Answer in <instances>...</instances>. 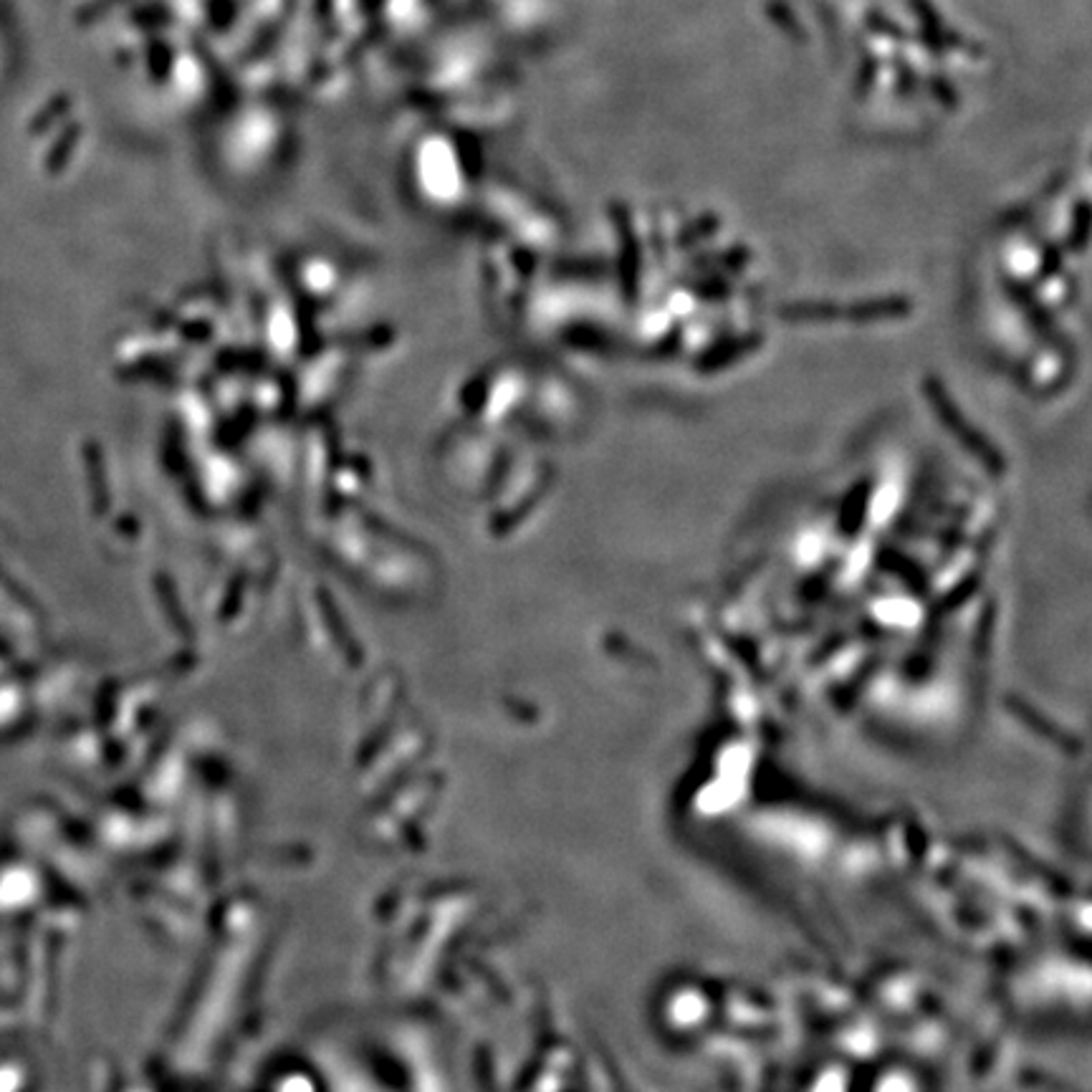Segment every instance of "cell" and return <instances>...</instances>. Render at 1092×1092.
<instances>
[{
  "label": "cell",
  "mask_w": 1092,
  "mask_h": 1092,
  "mask_svg": "<svg viewBox=\"0 0 1092 1092\" xmlns=\"http://www.w3.org/2000/svg\"><path fill=\"white\" fill-rule=\"evenodd\" d=\"M934 398H935V408H938V412H941V418H944L945 428L948 431H954L956 435H958V441L966 445L968 451H974L981 458V461L987 463L988 471H1001V458H999L997 453H994V448L991 445H987V442L978 438L977 432L968 431L966 422L961 420V415L956 412L954 402H945L944 398H941V392L934 388Z\"/></svg>",
  "instance_id": "6da1fadb"
}]
</instances>
